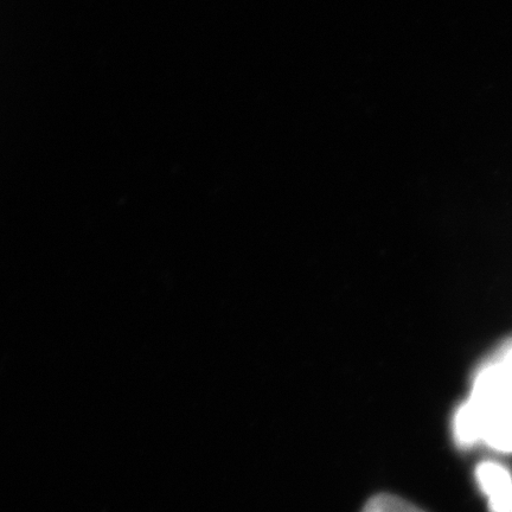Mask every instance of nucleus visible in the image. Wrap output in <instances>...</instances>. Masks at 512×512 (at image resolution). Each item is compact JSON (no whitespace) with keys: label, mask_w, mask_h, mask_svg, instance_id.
<instances>
[{"label":"nucleus","mask_w":512,"mask_h":512,"mask_svg":"<svg viewBox=\"0 0 512 512\" xmlns=\"http://www.w3.org/2000/svg\"><path fill=\"white\" fill-rule=\"evenodd\" d=\"M478 422L512 412V375L495 361L479 371L469 401Z\"/></svg>","instance_id":"f257e3e1"},{"label":"nucleus","mask_w":512,"mask_h":512,"mask_svg":"<svg viewBox=\"0 0 512 512\" xmlns=\"http://www.w3.org/2000/svg\"><path fill=\"white\" fill-rule=\"evenodd\" d=\"M476 478L491 512H512V477L504 466L484 462L477 467Z\"/></svg>","instance_id":"f03ea898"},{"label":"nucleus","mask_w":512,"mask_h":512,"mask_svg":"<svg viewBox=\"0 0 512 512\" xmlns=\"http://www.w3.org/2000/svg\"><path fill=\"white\" fill-rule=\"evenodd\" d=\"M361 512H425L414 504L393 495H377L370 498Z\"/></svg>","instance_id":"7ed1b4c3"},{"label":"nucleus","mask_w":512,"mask_h":512,"mask_svg":"<svg viewBox=\"0 0 512 512\" xmlns=\"http://www.w3.org/2000/svg\"><path fill=\"white\" fill-rule=\"evenodd\" d=\"M497 362L501 363L502 366L512 375V342L505 345L501 350V354H499Z\"/></svg>","instance_id":"20e7f679"}]
</instances>
